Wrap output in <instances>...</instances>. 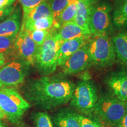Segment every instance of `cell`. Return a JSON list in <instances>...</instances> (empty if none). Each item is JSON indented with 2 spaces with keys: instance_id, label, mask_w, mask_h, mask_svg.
<instances>
[{
  "instance_id": "277c9868",
  "label": "cell",
  "mask_w": 127,
  "mask_h": 127,
  "mask_svg": "<svg viewBox=\"0 0 127 127\" xmlns=\"http://www.w3.org/2000/svg\"><path fill=\"white\" fill-rule=\"evenodd\" d=\"M94 113L108 127H117L127 113L126 102L109 96L98 98Z\"/></svg>"
},
{
  "instance_id": "2e32d148",
  "label": "cell",
  "mask_w": 127,
  "mask_h": 127,
  "mask_svg": "<svg viewBox=\"0 0 127 127\" xmlns=\"http://www.w3.org/2000/svg\"><path fill=\"white\" fill-rule=\"evenodd\" d=\"M92 5H88L78 0L77 11L73 21L74 23L80 27L85 32V33L90 36H91V34L89 28V24Z\"/></svg>"
},
{
  "instance_id": "e575fe53",
  "label": "cell",
  "mask_w": 127,
  "mask_h": 127,
  "mask_svg": "<svg viewBox=\"0 0 127 127\" xmlns=\"http://www.w3.org/2000/svg\"><path fill=\"white\" fill-rule=\"evenodd\" d=\"M126 110H127V101L126 102Z\"/></svg>"
},
{
  "instance_id": "9c48e42d",
  "label": "cell",
  "mask_w": 127,
  "mask_h": 127,
  "mask_svg": "<svg viewBox=\"0 0 127 127\" xmlns=\"http://www.w3.org/2000/svg\"><path fill=\"white\" fill-rule=\"evenodd\" d=\"M112 8L108 2L92 5L89 28L92 35L107 34L111 24Z\"/></svg>"
},
{
  "instance_id": "ffe728a7",
  "label": "cell",
  "mask_w": 127,
  "mask_h": 127,
  "mask_svg": "<svg viewBox=\"0 0 127 127\" xmlns=\"http://www.w3.org/2000/svg\"><path fill=\"white\" fill-rule=\"evenodd\" d=\"M78 0H69V4L58 18L55 28L62 27L66 24L72 22L75 18L78 8Z\"/></svg>"
},
{
  "instance_id": "8fae6325",
  "label": "cell",
  "mask_w": 127,
  "mask_h": 127,
  "mask_svg": "<svg viewBox=\"0 0 127 127\" xmlns=\"http://www.w3.org/2000/svg\"><path fill=\"white\" fill-rule=\"evenodd\" d=\"M107 85L115 97L127 101V71H120L111 74L106 79Z\"/></svg>"
},
{
  "instance_id": "ac0fdd59",
  "label": "cell",
  "mask_w": 127,
  "mask_h": 127,
  "mask_svg": "<svg viewBox=\"0 0 127 127\" xmlns=\"http://www.w3.org/2000/svg\"><path fill=\"white\" fill-rule=\"evenodd\" d=\"M112 20L117 28L127 27V0H117Z\"/></svg>"
},
{
  "instance_id": "4dcf8cb0",
  "label": "cell",
  "mask_w": 127,
  "mask_h": 127,
  "mask_svg": "<svg viewBox=\"0 0 127 127\" xmlns=\"http://www.w3.org/2000/svg\"><path fill=\"white\" fill-rule=\"evenodd\" d=\"M6 63H7V60H6L5 57L2 54L0 53V68L4 65Z\"/></svg>"
},
{
  "instance_id": "44dd1931",
  "label": "cell",
  "mask_w": 127,
  "mask_h": 127,
  "mask_svg": "<svg viewBox=\"0 0 127 127\" xmlns=\"http://www.w3.org/2000/svg\"><path fill=\"white\" fill-rule=\"evenodd\" d=\"M17 36H0V53L4 55L7 61L15 59L14 45Z\"/></svg>"
},
{
  "instance_id": "1f68e13d",
  "label": "cell",
  "mask_w": 127,
  "mask_h": 127,
  "mask_svg": "<svg viewBox=\"0 0 127 127\" xmlns=\"http://www.w3.org/2000/svg\"><path fill=\"white\" fill-rule=\"evenodd\" d=\"M79 1H82L84 3H85V4L88 5H92L94 4L96 0H79Z\"/></svg>"
},
{
  "instance_id": "83f0119b",
  "label": "cell",
  "mask_w": 127,
  "mask_h": 127,
  "mask_svg": "<svg viewBox=\"0 0 127 127\" xmlns=\"http://www.w3.org/2000/svg\"><path fill=\"white\" fill-rule=\"evenodd\" d=\"M14 9H15V7L14 5H11L7 8L0 10V23L4 21L9 15H11L13 12Z\"/></svg>"
},
{
  "instance_id": "7a4b0ae2",
  "label": "cell",
  "mask_w": 127,
  "mask_h": 127,
  "mask_svg": "<svg viewBox=\"0 0 127 127\" xmlns=\"http://www.w3.org/2000/svg\"><path fill=\"white\" fill-rule=\"evenodd\" d=\"M31 105L14 88L0 87V109L11 123L18 124Z\"/></svg>"
},
{
  "instance_id": "9a60e30c",
  "label": "cell",
  "mask_w": 127,
  "mask_h": 127,
  "mask_svg": "<svg viewBox=\"0 0 127 127\" xmlns=\"http://www.w3.org/2000/svg\"><path fill=\"white\" fill-rule=\"evenodd\" d=\"M56 34L57 37L63 42L77 38L84 37L88 39L90 37L80 27L73 21L61 27V28L58 32H56Z\"/></svg>"
},
{
  "instance_id": "30bf717a",
  "label": "cell",
  "mask_w": 127,
  "mask_h": 127,
  "mask_svg": "<svg viewBox=\"0 0 127 127\" xmlns=\"http://www.w3.org/2000/svg\"><path fill=\"white\" fill-rule=\"evenodd\" d=\"M88 52V42L71 55L62 66L65 74L70 75L82 72L91 64Z\"/></svg>"
},
{
  "instance_id": "3957f363",
  "label": "cell",
  "mask_w": 127,
  "mask_h": 127,
  "mask_svg": "<svg viewBox=\"0 0 127 127\" xmlns=\"http://www.w3.org/2000/svg\"><path fill=\"white\" fill-rule=\"evenodd\" d=\"M63 42L56 32L50 31L43 44L38 48L35 65L41 74L49 75L56 70L58 52Z\"/></svg>"
},
{
  "instance_id": "8d00e7d4",
  "label": "cell",
  "mask_w": 127,
  "mask_h": 127,
  "mask_svg": "<svg viewBox=\"0 0 127 127\" xmlns=\"http://www.w3.org/2000/svg\"><path fill=\"white\" fill-rule=\"evenodd\" d=\"M18 127H26V126H20Z\"/></svg>"
},
{
  "instance_id": "d6986e66",
  "label": "cell",
  "mask_w": 127,
  "mask_h": 127,
  "mask_svg": "<svg viewBox=\"0 0 127 127\" xmlns=\"http://www.w3.org/2000/svg\"><path fill=\"white\" fill-rule=\"evenodd\" d=\"M112 41L116 55L127 65V34L119 33L112 38Z\"/></svg>"
},
{
  "instance_id": "cb8c5ba5",
  "label": "cell",
  "mask_w": 127,
  "mask_h": 127,
  "mask_svg": "<svg viewBox=\"0 0 127 127\" xmlns=\"http://www.w3.org/2000/svg\"><path fill=\"white\" fill-rule=\"evenodd\" d=\"M48 1L53 12L54 18L53 26H55L61 14L69 4V0H48Z\"/></svg>"
},
{
  "instance_id": "f546056e",
  "label": "cell",
  "mask_w": 127,
  "mask_h": 127,
  "mask_svg": "<svg viewBox=\"0 0 127 127\" xmlns=\"http://www.w3.org/2000/svg\"><path fill=\"white\" fill-rule=\"evenodd\" d=\"M115 127H127V112L121 121L120 123Z\"/></svg>"
},
{
  "instance_id": "8992f818",
  "label": "cell",
  "mask_w": 127,
  "mask_h": 127,
  "mask_svg": "<svg viewBox=\"0 0 127 127\" xmlns=\"http://www.w3.org/2000/svg\"><path fill=\"white\" fill-rule=\"evenodd\" d=\"M98 100L97 90L94 85L84 80L79 82L75 87L70 104L81 113L90 116L94 112Z\"/></svg>"
},
{
  "instance_id": "836d02e7",
  "label": "cell",
  "mask_w": 127,
  "mask_h": 127,
  "mask_svg": "<svg viewBox=\"0 0 127 127\" xmlns=\"http://www.w3.org/2000/svg\"><path fill=\"white\" fill-rule=\"evenodd\" d=\"M0 127H7L5 126V125L1 121V120H0Z\"/></svg>"
},
{
  "instance_id": "603a6c76",
  "label": "cell",
  "mask_w": 127,
  "mask_h": 127,
  "mask_svg": "<svg viewBox=\"0 0 127 127\" xmlns=\"http://www.w3.org/2000/svg\"><path fill=\"white\" fill-rule=\"evenodd\" d=\"M32 118L35 127H54L51 118L47 112L41 111L35 112Z\"/></svg>"
},
{
  "instance_id": "e0dca14e",
  "label": "cell",
  "mask_w": 127,
  "mask_h": 127,
  "mask_svg": "<svg viewBox=\"0 0 127 127\" xmlns=\"http://www.w3.org/2000/svg\"><path fill=\"white\" fill-rule=\"evenodd\" d=\"M54 17L53 12L48 0L32 9L27 15L23 17L21 25L30 24L40 18Z\"/></svg>"
},
{
  "instance_id": "4316f807",
  "label": "cell",
  "mask_w": 127,
  "mask_h": 127,
  "mask_svg": "<svg viewBox=\"0 0 127 127\" xmlns=\"http://www.w3.org/2000/svg\"><path fill=\"white\" fill-rule=\"evenodd\" d=\"M47 0H19L23 10V17H25L32 9Z\"/></svg>"
},
{
  "instance_id": "5bb4252c",
  "label": "cell",
  "mask_w": 127,
  "mask_h": 127,
  "mask_svg": "<svg viewBox=\"0 0 127 127\" xmlns=\"http://www.w3.org/2000/svg\"><path fill=\"white\" fill-rule=\"evenodd\" d=\"M52 120L54 127H81L77 113L69 108L60 109L52 116Z\"/></svg>"
},
{
  "instance_id": "f1b7e54d",
  "label": "cell",
  "mask_w": 127,
  "mask_h": 127,
  "mask_svg": "<svg viewBox=\"0 0 127 127\" xmlns=\"http://www.w3.org/2000/svg\"><path fill=\"white\" fill-rule=\"evenodd\" d=\"M16 0H0V10L12 5Z\"/></svg>"
},
{
  "instance_id": "5b68a950",
  "label": "cell",
  "mask_w": 127,
  "mask_h": 127,
  "mask_svg": "<svg viewBox=\"0 0 127 127\" xmlns=\"http://www.w3.org/2000/svg\"><path fill=\"white\" fill-rule=\"evenodd\" d=\"M88 48L91 63L99 67L110 66L115 62L113 42L107 34L93 35Z\"/></svg>"
},
{
  "instance_id": "d6a6232c",
  "label": "cell",
  "mask_w": 127,
  "mask_h": 127,
  "mask_svg": "<svg viewBox=\"0 0 127 127\" xmlns=\"http://www.w3.org/2000/svg\"><path fill=\"white\" fill-rule=\"evenodd\" d=\"M6 118L5 115H4V114L3 113V112L1 111V109H0V120H3V119Z\"/></svg>"
},
{
  "instance_id": "ba28073f",
  "label": "cell",
  "mask_w": 127,
  "mask_h": 127,
  "mask_svg": "<svg viewBox=\"0 0 127 127\" xmlns=\"http://www.w3.org/2000/svg\"><path fill=\"white\" fill-rule=\"evenodd\" d=\"M38 46L30 36L29 32L20 30L14 45L15 58L20 60L28 66L34 65Z\"/></svg>"
},
{
  "instance_id": "7c38bea8",
  "label": "cell",
  "mask_w": 127,
  "mask_h": 127,
  "mask_svg": "<svg viewBox=\"0 0 127 127\" xmlns=\"http://www.w3.org/2000/svg\"><path fill=\"white\" fill-rule=\"evenodd\" d=\"M86 38H77L63 42L58 52L57 65L62 66L71 55L87 44Z\"/></svg>"
},
{
  "instance_id": "d590c367",
  "label": "cell",
  "mask_w": 127,
  "mask_h": 127,
  "mask_svg": "<svg viewBox=\"0 0 127 127\" xmlns=\"http://www.w3.org/2000/svg\"><path fill=\"white\" fill-rule=\"evenodd\" d=\"M3 87V85L1 84V82H0V87Z\"/></svg>"
},
{
  "instance_id": "52a82bcc",
  "label": "cell",
  "mask_w": 127,
  "mask_h": 127,
  "mask_svg": "<svg viewBox=\"0 0 127 127\" xmlns=\"http://www.w3.org/2000/svg\"><path fill=\"white\" fill-rule=\"evenodd\" d=\"M28 67L18 59L6 63L0 68V82L3 87L14 88L19 86L24 81Z\"/></svg>"
},
{
  "instance_id": "7402d4cb",
  "label": "cell",
  "mask_w": 127,
  "mask_h": 127,
  "mask_svg": "<svg viewBox=\"0 0 127 127\" xmlns=\"http://www.w3.org/2000/svg\"><path fill=\"white\" fill-rule=\"evenodd\" d=\"M54 21V17L40 18L30 24L21 25L20 30L31 32L36 30H50L53 26Z\"/></svg>"
},
{
  "instance_id": "6da1fadb",
  "label": "cell",
  "mask_w": 127,
  "mask_h": 127,
  "mask_svg": "<svg viewBox=\"0 0 127 127\" xmlns=\"http://www.w3.org/2000/svg\"><path fill=\"white\" fill-rule=\"evenodd\" d=\"M75 87V84L66 79L44 75L28 82L23 92L30 104L50 110L70 101Z\"/></svg>"
},
{
  "instance_id": "d4e9b609",
  "label": "cell",
  "mask_w": 127,
  "mask_h": 127,
  "mask_svg": "<svg viewBox=\"0 0 127 127\" xmlns=\"http://www.w3.org/2000/svg\"><path fill=\"white\" fill-rule=\"evenodd\" d=\"M81 127H104L103 124L97 118L77 113Z\"/></svg>"
},
{
  "instance_id": "4fadbf2b",
  "label": "cell",
  "mask_w": 127,
  "mask_h": 127,
  "mask_svg": "<svg viewBox=\"0 0 127 127\" xmlns=\"http://www.w3.org/2000/svg\"><path fill=\"white\" fill-rule=\"evenodd\" d=\"M20 8L14 9L13 12L0 23V36L17 35L21 27Z\"/></svg>"
},
{
  "instance_id": "484cf974",
  "label": "cell",
  "mask_w": 127,
  "mask_h": 127,
  "mask_svg": "<svg viewBox=\"0 0 127 127\" xmlns=\"http://www.w3.org/2000/svg\"><path fill=\"white\" fill-rule=\"evenodd\" d=\"M50 31V30H36L29 32L31 38L39 47L43 44Z\"/></svg>"
}]
</instances>
